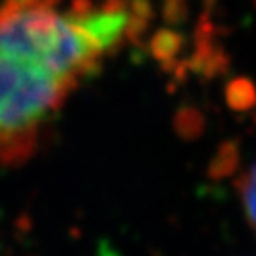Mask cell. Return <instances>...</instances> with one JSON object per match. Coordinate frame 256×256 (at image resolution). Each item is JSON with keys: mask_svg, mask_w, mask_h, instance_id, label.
I'll return each mask as SVG.
<instances>
[{"mask_svg": "<svg viewBox=\"0 0 256 256\" xmlns=\"http://www.w3.org/2000/svg\"><path fill=\"white\" fill-rule=\"evenodd\" d=\"M128 12L114 4L64 8L60 0H2L0 44L36 59L72 84L123 40Z\"/></svg>", "mask_w": 256, "mask_h": 256, "instance_id": "6da1fadb", "label": "cell"}, {"mask_svg": "<svg viewBox=\"0 0 256 256\" xmlns=\"http://www.w3.org/2000/svg\"><path fill=\"white\" fill-rule=\"evenodd\" d=\"M75 88L36 59L0 44V168L34 155L43 128Z\"/></svg>", "mask_w": 256, "mask_h": 256, "instance_id": "7a4b0ae2", "label": "cell"}, {"mask_svg": "<svg viewBox=\"0 0 256 256\" xmlns=\"http://www.w3.org/2000/svg\"><path fill=\"white\" fill-rule=\"evenodd\" d=\"M240 198H242V208H244L246 219L256 232V164L242 178Z\"/></svg>", "mask_w": 256, "mask_h": 256, "instance_id": "3957f363", "label": "cell"}]
</instances>
